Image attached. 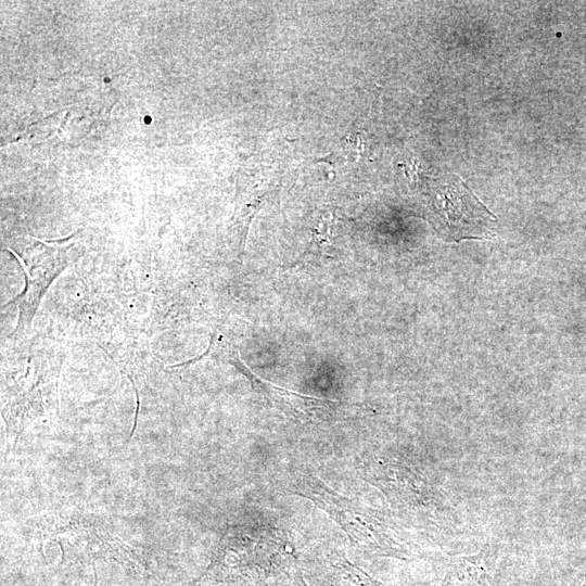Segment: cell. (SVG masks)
<instances>
[{
  "label": "cell",
  "mask_w": 586,
  "mask_h": 586,
  "mask_svg": "<svg viewBox=\"0 0 586 586\" xmlns=\"http://www.w3.org/2000/svg\"><path fill=\"white\" fill-rule=\"evenodd\" d=\"M491 561L492 556L485 550L456 558L448 564L441 586H500Z\"/></svg>",
  "instance_id": "5b68a950"
},
{
  "label": "cell",
  "mask_w": 586,
  "mask_h": 586,
  "mask_svg": "<svg viewBox=\"0 0 586 586\" xmlns=\"http://www.w3.org/2000/svg\"><path fill=\"white\" fill-rule=\"evenodd\" d=\"M316 573L322 586H385L340 553L321 560Z\"/></svg>",
  "instance_id": "8992f818"
},
{
  "label": "cell",
  "mask_w": 586,
  "mask_h": 586,
  "mask_svg": "<svg viewBox=\"0 0 586 586\" xmlns=\"http://www.w3.org/2000/svg\"><path fill=\"white\" fill-rule=\"evenodd\" d=\"M277 586H309L296 561L286 566L275 579Z\"/></svg>",
  "instance_id": "52a82bcc"
},
{
  "label": "cell",
  "mask_w": 586,
  "mask_h": 586,
  "mask_svg": "<svg viewBox=\"0 0 586 586\" xmlns=\"http://www.w3.org/2000/svg\"><path fill=\"white\" fill-rule=\"evenodd\" d=\"M293 562L295 557L283 532L268 522H254L226 534L201 579H276Z\"/></svg>",
  "instance_id": "7a4b0ae2"
},
{
  "label": "cell",
  "mask_w": 586,
  "mask_h": 586,
  "mask_svg": "<svg viewBox=\"0 0 586 586\" xmlns=\"http://www.w3.org/2000/svg\"><path fill=\"white\" fill-rule=\"evenodd\" d=\"M286 487L293 494L310 500L333 519L356 549L398 559L415 557L397 526L384 514L341 495L315 474L294 471L286 477Z\"/></svg>",
  "instance_id": "6da1fadb"
},
{
  "label": "cell",
  "mask_w": 586,
  "mask_h": 586,
  "mask_svg": "<svg viewBox=\"0 0 586 586\" xmlns=\"http://www.w3.org/2000/svg\"><path fill=\"white\" fill-rule=\"evenodd\" d=\"M235 366L250 379L254 391L282 413L301 421H331L343 416V404L304 395L278 386L253 373L241 359H234Z\"/></svg>",
  "instance_id": "277c9868"
},
{
  "label": "cell",
  "mask_w": 586,
  "mask_h": 586,
  "mask_svg": "<svg viewBox=\"0 0 586 586\" xmlns=\"http://www.w3.org/2000/svg\"><path fill=\"white\" fill-rule=\"evenodd\" d=\"M569 586H586V562Z\"/></svg>",
  "instance_id": "ba28073f"
},
{
  "label": "cell",
  "mask_w": 586,
  "mask_h": 586,
  "mask_svg": "<svg viewBox=\"0 0 586 586\" xmlns=\"http://www.w3.org/2000/svg\"><path fill=\"white\" fill-rule=\"evenodd\" d=\"M434 207L440 215L441 228L449 241L476 237L494 217L471 191L455 178L441 186L434 198Z\"/></svg>",
  "instance_id": "3957f363"
}]
</instances>
